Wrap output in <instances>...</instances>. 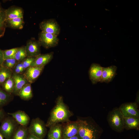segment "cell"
<instances>
[{
  "instance_id": "f1b7e54d",
  "label": "cell",
  "mask_w": 139,
  "mask_h": 139,
  "mask_svg": "<svg viewBox=\"0 0 139 139\" xmlns=\"http://www.w3.org/2000/svg\"><path fill=\"white\" fill-rule=\"evenodd\" d=\"M17 61L14 58H8L4 60L2 65H3V67L10 69L15 66Z\"/></svg>"
},
{
  "instance_id": "836d02e7",
  "label": "cell",
  "mask_w": 139,
  "mask_h": 139,
  "mask_svg": "<svg viewBox=\"0 0 139 139\" xmlns=\"http://www.w3.org/2000/svg\"><path fill=\"white\" fill-rule=\"evenodd\" d=\"M15 67L19 68L23 71L24 70L22 62L17 64Z\"/></svg>"
},
{
  "instance_id": "5bb4252c",
  "label": "cell",
  "mask_w": 139,
  "mask_h": 139,
  "mask_svg": "<svg viewBox=\"0 0 139 139\" xmlns=\"http://www.w3.org/2000/svg\"><path fill=\"white\" fill-rule=\"evenodd\" d=\"M117 67L115 65L103 67L102 77L100 82L108 83L111 81L117 74Z\"/></svg>"
},
{
  "instance_id": "83f0119b",
  "label": "cell",
  "mask_w": 139,
  "mask_h": 139,
  "mask_svg": "<svg viewBox=\"0 0 139 139\" xmlns=\"http://www.w3.org/2000/svg\"><path fill=\"white\" fill-rule=\"evenodd\" d=\"M18 48H16L3 51L4 60L13 58Z\"/></svg>"
},
{
  "instance_id": "3957f363",
  "label": "cell",
  "mask_w": 139,
  "mask_h": 139,
  "mask_svg": "<svg viewBox=\"0 0 139 139\" xmlns=\"http://www.w3.org/2000/svg\"><path fill=\"white\" fill-rule=\"evenodd\" d=\"M124 116L119 108H115L108 113L107 120L110 128L115 132L120 133L124 129Z\"/></svg>"
},
{
  "instance_id": "d4e9b609",
  "label": "cell",
  "mask_w": 139,
  "mask_h": 139,
  "mask_svg": "<svg viewBox=\"0 0 139 139\" xmlns=\"http://www.w3.org/2000/svg\"><path fill=\"white\" fill-rule=\"evenodd\" d=\"M12 72L9 69L3 66L0 68V83L4 82L11 77Z\"/></svg>"
},
{
  "instance_id": "ac0fdd59",
  "label": "cell",
  "mask_w": 139,
  "mask_h": 139,
  "mask_svg": "<svg viewBox=\"0 0 139 139\" xmlns=\"http://www.w3.org/2000/svg\"><path fill=\"white\" fill-rule=\"evenodd\" d=\"M123 124L124 129L127 130L139 129V118L124 117Z\"/></svg>"
},
{
  "instance_id": "4316f807",
  "label": "cell",
  "mask_w": 139,
  "mask_h": 139,
  "mask_svg": "<svg viewBox=\"0 0 139 139\" xmlns=\"http://www.w3.org/2000/svg\"><path fill=\"white\" fill-rule=\"evenodd\" d=\"M8 93L0 89V107L5 105L9 101L10 95Z\"/></svg>"
},
{
  "instance_id": "f546056e",
  "label": "cell",
  "mask_w": 139,
  "mask_h": 139,
  "mask_svg": "<svg viewBox=\"0 0 139 139\" xmlns=\"http://www.w3.org/2000/svg\"><path fill=\"white\" fill-rule=\"evenodd\" d=\"M35 58L34 57H27L22 61V63L24 70L30 66Z\"/></svg>"
},
{
  "instance_id": "e0dca14e",
  "label": "cell",
  "mask_w": 139,
  "mask_h": 139,
  "mask_svg": "<svg viewBox=\"0 0 139 139\" xmlns=\"http://www.w3.org/2000/svg\"><path fill=\"white\" fill-rule=\"evenodd\" d=\"M14 80L15 86L13 93L18 95L19 93L23 86L28 82L24 76L14 74L12 77Z\"/></svg>"
},
{
  "instance_id": "30bf717a",
  "label": "cell",
  "mask_w": 139,
  "mask_h": 139,
  "mask_svg": "<svg viewBox=\"0 0 139 139\" xmlns=\"http://www.w3.org/2000/svg\"><path fill=\"white\" fill-rule=\"evenodd\" d=\"M41 46L39 40L34 38L29 40L25 46L27 57H36L40 55Z\"/></svg>"
},
{
  "instance_id": "484cf974",
  "label": "cell",
  "mask_w": 139,
  "mask_h": 139,
  "mask_svg": "<svg viewBox=\"0 0 139 139\" xmlns=\"http://www.w3.org/2000/svg\"><path fill=\"white\" fill-rule=\"evenodd\" d=\"M15 86V83L12 77L7 79L3 84L4 89L8 93L13 92Z\"/></svg>"
},
{
  "instance_id": "2e32d148",
  "label": "cell",
  "mask_w": 139,
  "mask_h": 139,
  "mask_svg": "<svg viewBox=\"0 0 139 139\" xmlns=\"http://www.w3.org/2000/svg\"><path fill=\"white\" fill-rule=\"evenodd\" d=\"M24 12L22 8L12 6L6 9V20L18 18H23Z\"/></svg>"
},
{
  "instance_id": "603a6c76",
  "label": "cell",
  "mask_w": 139,
  "mask_h": 139,
  "mask_svg": "<svg viewBox=\"0 0 139 139\" xmlns=\"http://www.w3.org/2000/svg\"><path fill=\"white\" fill-rule=\"evenodd\" d=\"M6 9L3 8L0 3V38L4 35L6 27Z\"/></svg>"
},
{
  "instance_id": "44dd1931",
  "label": "cell",
  "mask_w": 139,
  "mask_h": 139,
  "mask_svg": "<svg viewBox=\"0 0 139 139\" xmlns=\"http://www.w3.org/2000/svg\"><path fill=\"white\" fill-rule=\"evenodd\" d=\"M6 27L14 29H21L23 27V18H18L6 20Z\"/></svg>"
},
{
  "instance_id": "52a82bcc",
  "label": "cell",
  "mask_w": 139,
  "mask_h": 139,
  "mask_svg": "<svg viewBox=\"0 0 139 139\" xmlns=\"http://www.w3.org/2000/svg\"><path fill=\"white\" fill-rule=\"evenodd\" d=\"M38 40L41 46L46 49L56 46L59 42V39L57 36L42 31L39 34Z\"/></svg>"
},
{
  "instance_id": "ba28073f",
  "label": "cell",
  "mask_w": 139,
  "mask_h": 139,
  "mask_svg": "<svg viewBox=\"0 0 139 139\" xmlns=\"http://www.w3.org/2000/svg\"><path fill=\"white\" fill-rule=\"evenodd\" d=\"M80 126V123L77 119L76 121H70L62 125V138L70 137L77 135Z\"/></svg>"
},
{
  "instance_id": "277c9868",
  "label": "cell",
  "mask_w": 139,
  "mask_h": 139,
  "mask_svg": "<svg viewBox=\"0 0 139 139\" xmlns=\"http://www.w3.org/2000/svg\"><path fill=\"white\" fill-rule=\"evenodd\" d=\"M19 125L12 117L5 118L0 126V133L6 139H11Z\"/></svg>"
},
{
  "instance_id": "6da1fadb",
  "label": "cell",
  "mask_w": 139,
  "mask_h": 139,
  "mask_svg": "<svg viewBox=\"0 0 139 139\" xmlns=\"http://www.w3.org/2000/svg\"><path fill=\"white\" fill-rule=\"evenodd\" d=\"M55 106L51 110L50 116L46 124L47 127L60 123H66L70 121L73 115L67 106L64 102L63 97H58L56 100Z\"/></svg>"
},
{
  "instance_id": "cb8c5ba5",
  "label": "cell",
  "mask_w": 139,
  "mask_h": 139,
  "mask_svg": "<svg viewBox=\"0 0 139 139\" xmlns=\"http://www.w3.org/2000/svg\"><path fill=\"white\" fill-rule=\"evenodd\" d=\"M27 57L25 46H24L18 48L13 58L17 61H23Z\"/></svg>"
},
{
  "instance_id": "7402d4cb",
  "label": "cell",
  "mask_w": 139,
  "mask_h": 139,
  "mask_svg": "<svg viewBox=\"0 0 139 139\" xmlns=\"http://www.w3.org/2000/svg\"><path fill=\"white\" fill-rule=\"evenodd\" d=\"M18 95L24 100H28L31 99L33 94L30 83H27L24 85L20 90Z\"/></svg>"
},
{
  "instance_id": "ffe728a7",
  "label": "cell",
  "mask_w": 139,
  "mask_h": 139,
  "mask_svg": "<svg viewBox=\"0 0 139 139\" xmlns=\"http://www.w3.org/2000/svg\"><path fill=\"white\" fill-rule=\"evenodd\" d=\"M29 134L28 127L20 125L15 131L11 139H27Z\"/></svg>"
},
{
  "instance_id": "d6a6232c",
  "label": "cell",
  "mask_w": 139,
  "mask_h": 139,
  "mask_svg": "<svg viewBox=\"0 0 139 139\" xmlns=\"http://www.w3.org/2000/svg\"><path fill=\"white\" fill-rule=\"evenodd\" d=\"M27 139H40L36 136L29 134Z\"/></svg>"
},
{
  "instance_id": "f35d334b",
  "label": "cell",
  "mask_w": 139,
  "mask_h": 139,
  "mask_svg": "<svg viewBox=\"0 0 139 139\" xmlns=\"http://www.w3.org/2000/svg\"><path fill=\"white\" fill-rule=\"evenodd\" d=\"M47 139H53L51 138H50V137L48 136Z\"/></svg>"
},
{
  "instance_id": "8fae6325",
  "label": "cell",
  "mask_w": 139,
  "mask_h": 139,
  "mask_svg": "<svg viewBox=\"0 0 139 139\" xmlns=\"http://www.w3.org/2000/svg\"><path fill=\"white\" fill-rule=\"evenodd\" d=\"M103 67L99 64L92 63L89 68V74L90 79L93 84L100 82Z\"/></svg>"
},
{
  "instance_id": "9a60e30c",
  "label": "cell",
  "mask_w": 139,
  "mask_h": 139,
  "mask_svg": "<svg viewBox=\"0 0 139 139\" xmlns=\"http://www.w3.org/2000/svg\"><path fill=\"white\" fill-rule=\"evenodd\" d=\"M53 55L54 53L52 52L44 54H41L35 57L30 66H45L52 59Z\"/></svg>"
},
{
  "instance_id": "5b68a950",
  "label": "cell",
  "mask_w": 139,
  "mask_h": 139,
  "mask_svg": "<svg viewBox=\"0 0 139 139\" xmlns=\"http://www.w3.org/2000/svg\"><path fill=\"white\" fill-rule=\"evenodd\" d=\"M46 124L38 117L33 119L28 127L29 134L40 139H43L47 133Z\"/></svg>"
},
{
  "instance_id": "9c48e42d",
  "label": "cell",
  "mask_w": 139,
  "mask_h": 139,
  "mask_svg": "<svg viewBox=\"0 0 139 139\" xmlns=\"http://www.w3.org/2000/svg\"><path fill=\"white\" fill-rule=\"evenodd\" d=\"M119 108L124 117L139 118L138 105L135 102L123 103Z\"/></svg>"
},
{
  "instance_id": "8d00e7d4",
  "label": "cell",
  "mask_w": 139,
  "mask_h": 139,
  "mask_svg": "<svg viewBox=\"0 0 139 139\" xmlns=\"http://www.w3.org/2000/svg\"><path fill=\"white\" fill-rule=\"evenodd\" d=\"M136 103L137 105H138L139 104V94L138 93V94H137V97L136 98V100L135 101V102Z\"/></svg>"
},
{
  "instance_id": "4fadbf2b",
  "label": "cell",
  "mask_w": 139,
  "mask_h": 139,
  "mask_svg": "<svg viewBox=\"0 0 139 139\" xmlns=\"http://www.w3.org/2000/svg\"><path fill=\"white\" fill-rule=\"evenodd\" d=\"M7 114L11 116L20 125L27 127L29 123L30 118L24 111L18 110L14 112Z\"/></svg>"
},
{
  "instance_id": "74e56055",
  "label": "cell",
  "mask_w": 139,
  "mask_h": 139,
  "mask_svg": "<svg viewBox=\"0 0 139 139\" xmlns=\"http://www.w3.org/2000/svg\"><path fill=\"white\" fill-rule=\"evenodd\" d=\"M4 137L0 133V139H4Z\"/></svg>"
},
{
  "instance_id": "1f68e13d",
  "label": "cell",
  "mask_w": 139,
  "mask_h": 139,
  "mask_svg": "<svg viewBox=\"0 0 139 139\" xmlns=\"http://www.w3.org/2000/svg\"><path fill=\"white\" fill-rule=\"evenodd\" d=\"M5 114L4 111L2 109H0V121H2L5 118Z\"/></svg>"
},
{
  "instance_id": "7c38bea8",
  "label": "cell",
  "mask_w": 139,
  "mask_h": 139,
  "mask_svg": "<svg viewBox=\"0 0 139 139\" xmlns=\"http://www.w3.org/2000/svg\"><path fill=\"white\" fill-rule=\"evenodd\" d=\"M44 67L30 66L27 68L23 76L28 82L30 83H32L40 76Z\"/></svg>"
},
{
  "instance_id": "8992f818",
  "label": "cell",
  "mask_w": 139,
  "mask_h": 139,
  "mask_svg": "<svg viewBox=\"0 0 139 139\" xmlns=\"http://www.w3.org/2000/svg\"><path fill=\"white\" fill-rule=\"evenodd\" d=\"M39 28L43 32L49 33L58 36L60 32V27L54 19L44 20L39 24Z\"/></svg>"
},
{
  "instance_id": "7a4b0ae2",
  "label": "cell",
  "mask_w": 139,
  "mask_h": 139,
  "mask_svg": "<svg viewBox=\"0 0 139 139\" xmlns=\"http://www.w3.org/2000/svg\"><path fill=\"white\" fill-rule=\"evenodd\" d=\"M80 126L77 135L79 139H99L102 128L91 117H77Z\"/></svg>"
},
{
  "instance_id": "4dcf8cb0",
  "label": "cell",
  "mask_w": 139,
  "mask_h": 139,
  "mask_svg": "<svg viewBox=\"0 0 139 139\" xmlns=\"http://www.w3.org/2000/svg\"><path fill=\"white\" fill-rule=\"evenodd\" d=\"M4 60L3 51L0 49V66L2 65Z\"/></svg>"
},
{
  "instance_id": "d6986e66",
  "label": "cell",
  "mask_w": 139,
  "mask_h": 139,
  "mask_svg": "<svg viewBox=\"0 0 139 139\" xmlns=\"http://www.w3.org/2000/svg\"><path fill=\"white\" fill-rule=\"evenodd\" d=\"M49 128L48 136L53 139H62V124L58 123L51 126Z\"/></svg>"
},
{
  "instance_id": "e575fe53",
  "label": "cell",
  "mask_w": 139,
  "mask_h": 139,
  "mask_svg": "<svg viewBox=\"0 0 139 139\" xmlns=\"http://www.w3.org/2000/svg\"><path fill=\"white\" fill-rule=\"evenodd\" d=\"M15 70L16 74H18L21 73L23 71L20 68L16 67H15Z\"/></svg>"
},
{
  "instance_id": "d590c367",
  "label": "cell",
  "mask_w": 139,
  "mask_h": 139,
  "mask_svg": "<svg viewBox=\"0 0 139 139\" xmlns=\"http://www.w3.org/2000/svg\"><path fill=\"white\" fill-rule=\"evenodd\" d=\"M62 139H79V138L77 135H76L72 137L67 138H62Z\"/></svg>"
}]
</instances>
